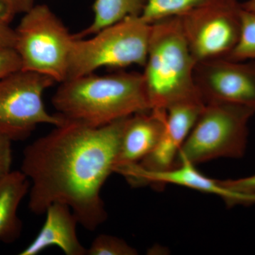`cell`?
<instances>
[{
	"instance_id": "6da1fadb",
	"label": "cell",
	"mask_w": 255,
	"mask_h": 255,
	"mask_svg": "<svg viewBox=\"0 0 255 255\" xmlns=\"http://www.w3.org/2000/svg\"><path fill=\"white\" fill-rule=\"evenodd\" d=\"M127 118L102 127L65 119L26 146L20 170L31 183V212L44 214L52 204L61 203L87 231L103 224L108 214L101 192L114 173Z\"/></svg>"
},
{
	"instance_id": "7a4b0ae2",
	"label": "cell",
	"mask_w": 255,
	"mask_h": 255,
	"mask_svg": "<svg viewBox=\"0 0 255 255\" xmlns=\"http://www.w3.org/2000/svg\"><path fill=\"white\" fill-rule=\"evenodd\" d=\"M60 84L52 98L57 114L90 127L151 110L142 73H91Z\"/></svg>"
},
{
	"instance_id": "3957f363",
	"label": "cell",
	"mask_w": 255,
	"mask_h": 255,
	"mask_svg": "<svg viewBox=\"0 0 255 255\" xmlns=\"http://www.w3.org/2000/svg\"><path fill=\"white\" fill-rule=\"evenodd\" d=\"M196 65L179 17L152 24L142 73L151 110L166 111L182 102H204L194 81Z\"/></svg>"
},
{
	"instance_id": "277c9868",
	"label": "cell",
	"mask_w": 255,
	"mask_h": 255,
	"mask_svg": "<svg viewBox=\"0 0 255 255\" xmlns=\"http://www.w3.org/2000/svg\"><path fill=\"white\" fill-rule=\"evenodd\" d=\"M151 29L152 24L140 16H130L102 28L90 38H74L67 80L94 73L104 67L144 66Z\"/></svg>"
},
{
	"instance_id": "5b68a950",
	"label": "cell",
	"mask_w": 255,
	"mask_h": 255,
	"mask_svg": "<svg viewBox=\"0 0 255 255\" xmlns=\"http://www.w3.org/2000/svg\"><path fill=\"white\" fill-rule=\"evenodd\" d=\"M255 114V110L244 106L205 104L179 150L175 167L182 160L196 165L220 157H243L248 124Z\"/></svg>"
},
{
	"instance_id": "8992f818",
	"label": "cell",
	"mask_w": 255,
	"mask_h": 255,
	"mask_svg": "<svg viewBox=\"0 0 255 255\" xmlns=\"http://www.w3.org/2000/svg\"><path fill=\"white\" fill-rule=\"evenodd\" d=\"M16 32L21 70L58 83L67 80L73 35L48 5L35 4L23 14Z\"/></svg>"
},
{
	"instance_id": "52a82bcc",
	"label": "cell",
	"mask_w": 255,
	"mask_h": 255,
	"mask_svg": "<svg viewBox=\"0 0 255 255\" xmlns=\"http://www.w3.org/2000/svg\"><path fill=\"white\" fill-rule=\"evenodd\" d=\"M53 79L20 70L0 80V133L12 140L27 138L40 124L56 127L65 122L50 114L43 93L55 84Z\"/></svg>"
},
{
	"instance_id": "ba28073f",
	"label": "cell",
	"mask_w": 255,
	"mask_h": 255,
	"mask_svg": "<svg viewBox=\"0 0 255 255\" xmlns=\"http://www.w3.org/2000/svg\"><path fill=\"white\" fill-rule=\"evenodd\" d=\"M242 9L238 0H214L179 17L196 63L231 54L241 35Z\"/></svg>"
},
{
	"instance_id": "9c48e42d",
	"label": "cell",
	"mask_w": 255,
	"mask_h": 255,
	"mask_svg": "<svg viewBox=\"0 0 255 255\" xmlns=\"http://www.w3.org/2000/svg\"><path fill=\"white\" fill-rule=\"evenodd\" d=\"M194 81L204 104L223 102L255 110V61L228 58L196 63Z\"/></svg>"
},
{
	"instance_id": "30bf717a",
	"label": "cell",
	"mask_w": 255,
	"mask_h": 255,
	"mask_svg": "<svg viewBox=\"0 0 255 255\" xmlns=\"http://www.w3.org/2000/svg\"><path fill=\"white\" fill-rule=\"evenodd\" d=\"M195 166L187 160H182L175 167L169 170L150 172L141 168L136 163L116 167L114 173L123 176L129 184L135 187L172 184L214 194L222 198L228 207L255 204V194H241L229 190L223 187L218 179H211L201 173Z\"/></svg>"
},
{
	"instance_id": "8fae6325",
	"label": "cell",
	"mask_w": 255,
	"mask_h": 255,
	"mask_svg": "<svg viewBox=\"0 0 255 255\" xmlns=\"http://www.w3.org/2000/svg\"><path fill=\"white\" fill-rule=\"evenodd\" d=\"M205 104L182 102L166 110L165 127L155 148L137 163L150 172H163L175 167L178 154Z\"/></svg>"
},
{
	"instance_id": "7c38bea8",
	"label": "cell",
	"mask_w": 255,
	"mask_h": 255,
	"mask_svg": "<svg viewBox=\"0 0 255 255\" xmlns=\"http://www.w3.org/2000/svg\"><path fill=\"white\" fill-rule=\"evenodd\" d=\"M165 118L166 111L157 110L128 117L122 132L115 167L138 163L148 155L162 137Z\"/></svg>"
},
{
	"instance_id": "4fadbf2b",
	"label": "cell",
	"mask_w": 255,
	"mask_h": 255,
	"mask_svg": "<svg viewBox=\"0 0 255 255\" xmlns=\"http://www.w3.org/2000/svg\"><path fill=\"white\" fill-rule=\"evenodd\" d=\"M46 220L36 237L20 255H36L50 247H58L66 255H87L77 233L79 221L68 205L53 203L46 209Z\"/></svg>"
},
{
	"instance_id": "5bb4252c",
	"label": "cell",
	"mask_w": 255,
	"mask_h": 255,
	"mask_svg": "<svg viewBox=\"0 0 255 255\" xmlns=\"http://www.w3.org/2000/svg\"><path fill=\"white\" fill-rule=\"evenodd\" d=\"M29 179L19 171H11L0 181V241L14 243L19 238L22 223L18 206L29 192Z\"/></svg>"
},
{
	"instance_id": "9a60e30c",
	"label": "cell",
	"mask_w": 255,
	"mask_h": 255,
	"mask_svg": "<svg viewBox=\"0 0 255 255\" xmlns=\"http://www.w3.org/2000/svg\"><path fill=\"white\" fill-rule=\"evenodd\" d=\"M145 3L146 0H95L91 24L73 37L86 38L124 18L140 16Z\"/></svg>"
},
{
	"instance_id": "2e32d148",
	"label": "cell",
	"mask_w": 255,
	"mask_h": 255,
	"mask_svg": "<svg viewBox=\"0 0 255 255\" xmlns=\"http://www.w3.org/2000/svg\"><path fill=\"white\" fill-rule=\"evenodd\" d=\"M214 0H146L140 18L149 24L162 20L180 17Z\"/></svg>"
},
{
	"instance_id": "e0dca14e",
	"label": "cell",
	"mask_w": 255,
	"mask_h": 255,
	"mask_svg": "<svg viewBox=\"0 0 255 255\" xmlns=\"http://www.w3.org/2000/svg\"><path fill=\"white\" fill-rule=\"evenodd\" d=\"M226 58L236 61H255V12L242 9L241 31L239 40L231 54Z\"/></svg>"
},
{
	"instance_id": "ac0fdd59",
	"label": "cell",
	"mask_w": 255,
	"mask_h": 255,
	"mask_svg": "<svg viewBox=\"0 0 255 255\" xmlns=\"http://www.w3.org/2000/svg\"><path fill=\"white\" fill-rule=\"evenodd\" d=\"M137 251L123 239L111 235L101 234L87 249V255H135Z\"/></svg>"
},
{
	"instance_id": "d6986e66",
	"label": "cell",
	"mask_w": 255,
	"mask_h": 255,
	"mask_svg": "<svg viewBox=\"0 0 255 255\" xmlns=\"http://www.w3.org/2000/svg\"><path fill=\"white\" fill-rule=\"evenodd\" d=\"M35 5V0H0V19L11 23L18 14H25Z\"/></svg>"
},
{
	"instance_id": "ffe728a7",
	"label": "cell",
	"mask_w": 255,
	"mask_h": 255,
	"mask_svg": "<svg viewBox=\"0 0 255 255\" xmlns=\"http://www.w3.org/2000/svg\"><path fill=\"white\" fill-rule=\"evenodd\" d=\"M21 70V63L14 48L0 50V80Z\"/></svg>"
},
{
	"instance_id": "44dd1931",
	"label": "cell",
	"mask_w": 255,
	"mask_h": 255,
	"mask_svg": "<svg viewBox=\"0 0 255 255\" xmlns=\"http://www.w3.org/2000/svg\"><path fill=\"white\" fill-rule=\"evenodd\" d=\"M221 185L229 190L246 194H255V174L237 179L219 180Z\"/></svg>"
},
{
	"instance_id": "7402d4cb",
	"label": "cell",
	"mask_w": 255,
	"mask_h": 255,
	"mask_svg": "<svg viewBox=\"0 0 255 255\" xmlns=\"http://www.w3.org/2000/svg\"><path fill=\"white\" fill-rule=\"evenodd\" d=\"M16 41V29L11 28L9 23L0 19V50L14 48Z\"/></svg>"
},
{
	"instance_id": "603a6c76",
	"label": "cell",
	"mask_w": 255,
	"mask_h": 255,
	"mask_svg": "<svg viewBox=\"0 0 255 255\" xmlns=\"http://www.w3.org/2000/svg\"><path fill=\"white\" fill-rule=\"evenodd\" d=\"M12 154L11 147L0 150V181L11 172Z\"/></svg>"
},
{
	"instance_id": "cb8c5ba5",
	"label": "cell",
	"mask_w": 255,
	"mask_h": 255,
	"mask_svg": "<svg viewBox=\"0 0 255 255\" xmlns=\"http://www.w3.org/2000/svg\"><path fill=\"white\" fill-rule=\"evenodd\" d=\"M241 5L243 9L255 13V0H247L242 2Z\"/></svg>"
},
{
	"instance_id": "d4e9b609",
	"label": "cell",
	"mask_w": 255,
	"mask_h": 255,
	"mask_svg": "<svg viewBox=\"0 0 255 255\" xmlns=\"http://www.w3.org/2000/svg\"><path fill=\"white\" fill-rule=\"evenodd\" d=\"M11 142L8 137L0 133V150L11 147Z\"/></svg>"
}]
</instances>
